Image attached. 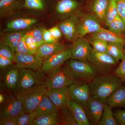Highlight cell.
<instances>
[{
	"label": "cell",
	"instance_id": "6da1fadb",
	"mask_svg": "<svg viewBox=\"0 0 125 125\" xmlns=\"http://www.w3.org/2000/svg\"><path fill=\"white\" fill-rule=\"evenodd\" d=\"M123 84L122 81L113 74H101L90 83V96L106 102L108 97L115 90Z\"/></svg>",
	"mask_w": 125,
	"mask_h": 125
},
{
	"label": "cell",
	"instance_id": "7a4b0ae2",
	"mask_svg": "<svg viewBox=\"0 0 125 125\" xmlns=\"http://www.w3.org/2000/svg\"><path fill=\"white\" fill-rule=\"evenodd\" d=\"M47 90L45 82H43L29 89L18 91L16 96L22 101L25 112H30L36 109Z\"/></svg>",
	"mask_w": 125,
	"mask_h": 125
},
{
	"label": "cell",
	"instance_id": "3957f363",
	"mask_svg": "<svg viewBox=\"0 0 125 125\" xmlns=\"http://www.w3.org/2000/svg\"><path fill=\"white\" fill-rule=\"evenodd\" d=\"M66 66L73 76L81 81L90 82L99 73L88 61L71 59Z\"/></svg>",
	"mask_w": 125,
	"mask_h": 125
},
{
	"label": "cell",
	"instance_id": "277c9868",
	"mask_svg": "<svg viewBox=\"0 0 125 125\" xmlns=\"http://www.w3.org/2000/svg\"><path fill=\"white\" fill-rule=\"evenodd\" d=\"M49 74L45 82L47 90L69 87L73 84L81 81L73 77L66 66H62Z\"/></svg>",
	"mask_w": 125,
	"mask_h": 125
},
{
	"label": "cell",
	"instance_id": "5b68a950",
	"mask_svg": "<svg viewBox=\"0 0 125 125\" xmlns=\"http://www.w3.org/2000/svg\"><path fill=\"white\" fill-rule=\"evenodd\" d=\"M87 61L101 74L112 73L119 64V61L107 52H99L93 50Z\"/></svg>",
	"mask_w": 125,
	"mask_h": 125
},
{
	"label": "cell",
	"instance_id": "8992f818",
	"mask_svg": "<svg viewBox=\"0 0 125 125\" xmlns=\"http://www.w3.org/2000/svg\"><path fill=\"white\" fill-rule=\"evenodd\" d=\"M44 72L41 69L35 71L27 69L19 70L18 91L29 89L43 82Z\"/></svg>",
	"mask_w": 125,
	"mask_h": 125
},
{
	"label": "cell",
	"instance_id": "52a82bcc",
	"mask_svg": "<svg viewBox=\"0 0 125 125\" xmlns=\"http://www.w3.org/2000/svg\"><path fill=\"white\" fill-rule=\"evenodd\" d=\"M72 56L71 48L66 49L52 54L43 60L41 70L45 73H49L62 66Z\"/></svg>",
	"mask_w": 125,
	"mask_h": 125
},
{
	"label": "cell",
	"instance_id": "ba28073f",
	"mask_svg": "<svg viewBox=\"0 0 125 125\" xmlns=\"http://www.w3.org/2000/svg\"><path fill=\"white\" fill-rule=\"evenodd\" d=\"M100 22L93 15L80 14L78 24V36L83 37L88 34L94 33L104 29Z\"/></svg>",
	"mask_w": 125,
	"mask_h": 125
},
{
	"label": "cell",
	"instance_id": "9c48e42d",
	"mask_svg": "<svg viewBox=\"0 0 125 125\" xmlns=\"http://www.w3.org/2000/svg\"><path fill=\"white\" fill-rule=\"evenodd\" d=\"M85 81H80L69 87L70 97L85 109L90 97L89 84Z\"/></svg>",
	"mask_w": 125,
	"mask_h": 125
},
{
	"label": "cell",
	"instance_id": "30bf717a",
	"mask_svg": "<svg viewBox=\"0 0 125 125\" xmlns=\"http://www.w3.org/2000/svg\"><path fill=\"white\" fill-rule=\"evenodd\" d=\"M80 15V14H76L71 15L57 25L65 38L72 42L78 38V27Z\"/></svg>",
	"mask_w": 125,
	"mask_h": 125
},
{
	"label": "cell",
	"instance_id": "8fae6325",
	"mask_svg": "<svg viewBox=\"0 0 125 125\" xmlns=\"http://www.w3.org/2000/svg\"><path fill=\"white\" fill-rule=\"evenodd\" d=\"M106 102L90 96L85 110L91 125H98L102 116Z\"/></svg>",
	"mask_w": 125,
	"mask_h": 125
},
{
	"label": "cell",
	"instance_id": "7c38bea8",
	"mask_svg": "<svg viewBox=\"0 0 125 125\" xmlns=\"http://www.w3.org/2000/svg\"><path fill=\"white\" fill-rule=\"evenodd\" d=\"M43 60L35 55L15 52V67L19 69H27L38 71L41 69Z\"/></svg>",
	"mask_w": 125,
	"mask_h": 125
},
{
	"label": "cell",
	"instance_id": "4fadbf2b",
	"mask_svg": "<svg viewBox=\"0 0 125 125\" xmlns=\"http://www.w3.org/2000/svg\"><path fill=\"white\" fill-rule=\"evenodd\" d=\"M25 112L22 101L16 96L8 99L0 109V118L18 117Z\"/></svg>",
	"mask_w": 125,
	"mask_h": 125
},
{
	"label": "cell",
	"instance_id": "5bb4252c",
	"mask_svg": "<svg viewBox=\"0 0 125 125\" xmlns=\"http://www.w3.org/2000/svg\"><path fill=\"white\" fill-rule=\"evenodd\" d=\"M71 59L87 61L93 48L88 40L79 37L72 42Z\"/></svg>",
	"mask_w": 125,
	"mask_h": 125
},
{
	"label": "cell",
	"instance_id": "9a60e30c",
	"mask_svg": "<svg viewBox=\"0 0 125 125\" xmlns=\"http://www.w3.org/2000/svg\"><path fill=\"white\" fill-rule=\"evenodd\" d=\"M46 95L58 109L66 106L68 100L71 98L69 87L47 90Z\"/></svg>",
	"mask_w": 125,
	"mask_h": 125
},
{
	"label": "cell",
	"instance_id": "2e32d148",
	"mask_svg": "<svg viewBox=\"0 0 125 125\" xmlns=\"http://www.w3.org/2000/svg\"><path fill=\"white\" fill-rule=\"evenodd\" d=\"M67 106L71 112L78 125H90L85 109L71 98L68 100Z\"/></svg>",
	"mask_w": 125,
	"mask_h": 125
},
{
	"label": "cell",
	"instance_id": "e0dca14e",
	"mask_svg": "<svg viewBox=\"0 0 125 125\" xmlns=\"http://www.w3.org/2000/svg\"><path fill=\"white\" fill-rule=\"evenodd\" d=\"M66 48V47L64 44L58 41L51 43H45L38 47L35 55L44 60L52 54Z\"/></svg>",
	"mask_w": 125,
	"mask_h": 125
},
{
	"label": "cell",
	"instance_id": "ac0fdd59",
	"mask_svg": "<svg viewBox=\"0 0 125 125\" xmlns=\"http://www.w3.org/2000/svg\"><path fill=\"white\" fill-rule=\"evenodd\" d=\"M91 34L90 39H100L108 43H116L125 45V34L115 33L105 29Z\"/></svg>",
	"mask_w": 125,
	"mask_h": 125
},
{
	"label": "cell",
	"instance_id": "d6986e66",
	"mask_svg": "<svg viewBox=\"0 0 125 125\" xmlns=\"http://www.w3.org/2000/svg\"><path fill=\"white\" fill-rule=\"evenodd\" d=\"M106 103L111 108L122 107L125 109V85L115 90L106 99Z\"/></svg>",
	"mask_w": 125,
	"mask_h": 125
},
{
	"label": "cell",
	"instance_id": "ffe728a7",
	"mask_svg": "<svg viewBox=\"0 0 125 125\" xmlns=\"http://www.w3.org/2000/svg\"><path fill=\"white\" fill-rule=\"evenodd\" d=\"M80 7V2L78 0H59L57 2L56 10L60 14L72 15Z\"/></svg>",
	"mask_w": 125,
	"mask_h": 125
},
{
	"label": "cell",
	"instance_id": "44dd1931",
	"mask_svg": "<svg viewBox=\"0 0 125 125\" xmlns=\"http://www.w3.org/2000/svg\"><path fill=\"white\" fill-rule=\"evenodd\" d=\"M109 0H92L90 7L93 15L99 22L104 23L105 13Z\"/></svg>",
	"mask_w": 125,
	"mask_h": 125
},
{
	"label": "cell",
	"instance_id": "7402d4cb",
	"mask_svg": "<svg viewBox=\"0 0 125 125\" xmlns=\"http://www.w3.org/2000/svg\"><path fill=\"white\" fill-rule=\"evenodd\" d=\"M34 112L37 117L46 114L58 112V109L45 94Z\"/></svg>",
	"mask_w": 125,
	"mask_h": 125
},
{
	"label": "cell",
	"instance_id": "603a6c76",
	"mask_svg": "<svg viewBox=\"0 0 125 125\" xmlns=\"http://www.w3.org/2000/svg\"><path fill=\"white\" fill-rule=\"evenodd\" d=\"M37 22V20L33 18L16 19L9 22L7 25V28L9 31H21L27 29Z\"/></svg>",
	"mask_w": 125,
	"mask_h": 125
},
{
	"label": "cell",
	"instance_id": "cb8c5ba5",
	"mask_svg": "<svg viewBox=\"0 0 125 125\" xmlns=\"http://www.w3.org/2000/svg\"><path fill=\"white\" fill-rule=\"evenodd\" d=\"M27 32L26 30H23L8 33L3 37L2 41L8 45L15 54L16 47Z\"/></svg>",
	"mask_w": 125,
	"mask_h": 125
},
{
	"label": "cell",
	"instance_id": "d4e9b609",
	"mask_svg": "<svg viewBox=\"0 0 125 125\" xmlns=\"http://www.w3.org/2000/svg\"><path fill=\"white\" fill-rule=\"evenodd\" d=\"M61 125L58 112L53 113L36 117L33 125Z\"/></svg>",
	"mask_w": 125,
	"mask_h": 125
},
{
	"label": "cell",
	"instance_id": "484cf974",
	"mask_svg": "<svg viewBox=\"0 0 125 125\" xmlns=\"http://www.w3.org/2000/svg\"><path fill=\"white\" fill-rule=\"evenodd\" d=\"M19 70L15 67L14 69L9 70L5 75V84L7 88L13 90H18Z\"/></svg>",
	"mask_w": 125,
	"mask_h": 125
},
{
	"label": "cell",
	"instance_id": "4316f807",
	"mask_svg": "<svg viewBox=\"0 0 125 125\" xmlns=\"http://www.w3.org/2000/svg\"><path fill=\"white\" fill-rule=\"evenodd\" d=\"M125 45L116 43H108L107 53L118 61L125 57Z\"/></svg>",
	"mask_w": 125,
	"mask_h": 125
},
{
	"label": "cell",
	"instance_id": "83f0119b",
	"mask_svg": "<svg viewBox=\"0 0 125 125\" xmlns=\"http://www.w3.org/2000/svg\"><path fill=\"white\" fill-rule=\"evenodd\" d=\"M112 109L106 102L104 105L102 116L101 120L99 122L98 125H118Z\"/></svg>",
	"mask_w": 125,
	"mask_h": 125
},
{
	"label": "cell",
	"instance_id": "f1b7e54d",
	"mask_svg": "<svg viewBox=\"0 0 125 125\" xmlns=\"http://www.w3.org/2000/svg\"><path fill=\"white\" fill-rule=\"evenodd\" d=\"M24 0H0L1 16L24 5Z\"/></svg>",
	"mask_w": 125,
	"mask_h": 125
},
{
	"label": "cell",
	"instance_id": "f546056e",
	"mask_svg": "<svg viewBox=\"0 0 125 125\" xmlns=\"http://www.w3.org/2000/svg\"><path fill=\"white\" fill-rule=\"evenodd\" d=\"M118 15L116 0H109L106 13L104 23L107 26Z\"/></svg>",
	"mask_w": 125,
	"mask_h": 125
},
{
	"label": "cell",
	"instance_id": "4dcf8cb0",
	"mask_svg": "<svg viewBox=\"0 0 125 125\" xmlns=\"http://www.w3.org/2000/svg\"><path fill=\"white\" fill-rule=\"evenodd\" d=\"M107 27L110 31L119 34H125V23L119 15L111 22Z\"/></svg>",
	"mask_w": 125,
	"mask_h": 125
},
{
	"label": "cell",
	"instance_id": "1f68e13d",
	"mask_svg": "<svg viewBox=\"0 0 125 125\" xmlns=\"http://www.w3.org/2000/svg\"><path fill=\"white\" fill-rule=\"evenodd\" d=\"M59 109L61 110V115L59 114L61 125H78L67 106Z\"/></svg>",
	"mask_w": 125,
	"mask_h": 125
},
{
	"label": "cell",
	"instance_id": "d6a6232c",
	"mask_svg": "<svg viewBox=\"0 0 125 125\" xmlns=\"http://www.w3.org/2000/svg\"><path fill=\"white\" fill-rule=\"evenodd\" d=\"M88 40L94 51L99 52H106L108 43L107 42L98 38L90 39Z\"/></svg>",
	"mask_w": 125,
	"mask_h": 125
},
{
	"label": "cell",
	"instance_id": "836d02e7",
	"mask_svg": "<svg viewBox=\"0 0 125 125\" xmlns=\"http://www.w3.org/2000/svg\"><path fill=\"white\" fill-rule=\"evenodd\" d=\"M37 115L34 111L30 112H25L17 117L18 125H33Z\"/></svg>",
	"mask_w": 125,
	"mask_h": 125
},
{
	"label": "cell",
	"instance_id": "e575fe53",
	"mask_svg": "<svg viewBox=\"0 0 125 125\" xmlns=\"http://www.w3.org/2000/svg\"><path fill=\"white\" fill-rule=\"evenodd\" d=\"M24 6L30 10H42L45 9V0H24Z\"/></svg>",
	"mask_w": 125,
	"mask_h": 125
},
{
	"label": "cell",
	"instance_id": "d590c367",
	"mask_svg": "<svg viewBox=\"0 0 125 125\" xmlns=\"http://www.w3.org/2000/svg\"><path fill=\"white\" fill-rule=\"evenodd\" d=\"M125 57L118 65L113 74L118 77L125 85V45L124 48Z\"/></svg>",
	"mask_w": 125,
	"mask_h": 125
},
{
	"label": "cell",
	"instance_id": "8d00e7d4",
	"mask_svg": "<svg viewBox=\"0 0 125 125\" xmlns=\"http://www.w3.org/2000/svg\"><path fill=\"white\" fill-rule=\"evenodd\" d=\"M26 34L33 37L35 39L38 47L45 42L43 37L42 29L41 28H36L27 31Z\"/></svg>",
	"mask_w": 125,
	"mask_h": 125
},
{
	"label": "cell",
	"instance_id": "74e56055",
	"mask_svg": "<svg viewBox=\"0 0 125 125\" xmlns=\"http://www.w3.org/2000/svg\"><path fill=\"white\" fill-rule=\"evenodd\" d=\"M0 56L9 58L15 61V54L10 48L2 40L0 45Z\"/></svg>",
	"mask_w": 125,
	"mask_h": 125
},
{
	"label": "cell",
	"instance_id": "f35d334b",
	"mask_svg": "<svg viewBox=\"0 0 125 125\" xmlns=\"http://www.w3.org/2000/svg\"><path fill=\"white\" fill-rule=\"evenodd\" d=\"M15 50V52H18L20 54L35 55L29 49L27 43L25 42L24 36L21 39L16 47Z\"/></svg>",
	"mask_w": 125,
	"mask_h": 125
},
{
	"label": "cell",
	"instance_id": "ab89813d",
	"mask_svg": "<svg viewBox=\"0 0 125 125\" xmlns=\"http://www.w3.org/2000/svg\"><path fill=\"white\" fill-rule=\"evenodd\" d=\"M25 42L29 49L36 55L38 46L35 39L32 36L25 34L24 36Z\"/></svg>",
	"mask_w": 125,
	"mask_h": 125
},
{
	"label": "cell",
	"instance_id": "60d3db41",
	"mask_svg": "<svg viewBox=\"0 0 125 125\" xmlns=\"http://www.w3.org/2000/svg\"><path fill=\"white\" fill-rule=\"evenodd\" d=\"M114 115L118 125H125V109L116 111Z\"/></svg>",
	"mask_w": 125,
	"mask_h": 125
},
{
	"label": "cell",
	"instance_id": "b9f144b4",
	"mask_svg": "<svg viewBox=\"0 0 125 125\" xmlns=\"http://www.w3.org/2000/svg\"><path fill=\"white\" fill-rule=\"evenodd\" d=\"M118 15L125 23V0H116Z\"/></svg>",
	"mask_w": 125,
	"mask_h": 125
},
{
	"label": "cell",
	"instance_id": "7bdbcfd3",
	"mask_svg": "<svg viewBox=\"0 0 125 125\" xmlns=\"http://www.w3.org/2000/svg\"><path fill=\"white\" fill-rule=\"evenodd\" d=\"M42 29L43 37L45 43H51L58 41H56L54 39L49 30H47L45 28H42Z\"/></svg>",
	"mask_w": 125,
	"mask_h": 125
},
{
	"label": "cell",
	"instance_id": "ee69618b",
	"mask_svg": "<svg viewBox=\"0 0 125 125\" xmlns=\"http://www.w3.org/2000/svg\"><path fill=\"white\" fill-rule=\"evenodd\" d=\"M49 30L52 36L56 41H58L63 35L60 29L57 25L51 28Z\"/></svg>",
	"mask_w": 125,
	"mask_h": 125
},
{
	"label": "cell",
	"instance_id": "f6af8a7d",
	"mask_svg": "<svg viewBox=\"0 0 125 125\" xmlns=\"http://www.w3.org/2000/svg\"><path fill=\"white\" fill-rule=\"evenodd\" d=\"M0 125H18L17 117H8L0 118Z\"/></svg>",
	"mask_w": 125,
	"mask_h": 125
},
{
	"label": "cell",
	"instance_id": "bcb514c9",
	"mask_svg": "<svg viewBox=\"0 0 125 125\" xmlns=\"http://www.w3.org/2000/svg\"><path fill=\"white\" fill-rule=\"evenodd\" d=\"M14 61L6 57L0 56V67L1 69L6 68L12 64Z\"/></svg>",
	"mask_w": 125,
	"mask_h": 125
},
{
	"label": "cell",
	"instance_id": "7dc6e473",
	"mask_svg": "<svg viewBox=\"0 0 125 125\" xmlns=\"http://www.w3.org/2000/svg\"><path fill=\"white\" fill-rule=\"evenodd\" d=\"M4 96L2 94H0V103L1 104L4 102Z\"/></svg>",
	"mask_w": 125,
	"mask_h": 125
}]
</instances>
